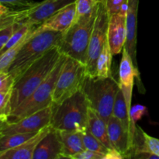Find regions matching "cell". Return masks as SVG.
Instances as JSON below:
<instances>
[{
    "label": "cell",
    "instance_id": "cell-1",
    "mask_svg": "<svg viewBox=\"0 0 159 159\" xmlns=\"http://www.w3.org/2000/svg\"><path fill=\"white\" fill-rule=\"evenodd\" d=\"M61 54L58 46L54 47L16 79L11 98V113L27 99L47 79L57 65Z\"/></svg>",
    "mask_w": 159,
    "mask_h": 159
},
{
    "label": "cell",
    "instance_id": "cell-2",
    "mask_svg": "<svg viewBox=\"0 0 159 159\" xmlns=\"http://www.w3.org/2000/svg\"><path fill=\"white\" fill-rule=\"evenodd\" d=\"M89 104L82 90L59 104H51V126L58 130L86 131Z\"/></svg>",
    "mask_w": 159,
    "mask_h": 159
},
{
    "label": "cell",
    "instance_id": "cell-3",
    "mask_svg": "<svg viewBox=\"0 0 159 159\" xmlns=\"http://www.w3.org/2000/svg\"><path fill=\"white\" fill-rule=\"evenodd\" d=\"M98 2V1H97ZM97 13V4L89 14L75 20L71 26L63 33L58 45L62 54L85 65L89 46Z\"/></svg>",
    "mask_w": 159,
    "mask_h": 159
},
{
    "label": "cell",
    "instance_id": "cell-4",
    "mask_svg": "<svg viewBox=\"0 0 159 159\" xmlns=\"http://www.w3.org/2000/svg\"><path fill=\"white\" fill-rule=\"evenodd\" d=\"M120 90L119 82L113 77L99 78L86 76L82 91L90 107L107 124L113 114L115 99Z\"/></svg>",
    "mask_w": 159,
    "mask_h": 159
},
{
    "label": "cell",
    "instance_id": "cell-5",
    "mask_svg": "<svg viewBox=\"0 0 159 159\" xmlns=\"http://www.w3.org/2000/svg\"><path fill=\"white\" fill-rule=\"evenodd\" d=\"M33 31V30H32ZM64 32L44 31L33 35L23 44L11 64L8 73L16 79L28 67L50 49L58 46Z\"/></svg>",
    "mask_w": 159,
    "mask_h": 159
},
{
    "label": "cell",
    "instance_id": "cell-6",
    "mask_svg": "<svg viewBox=\"0 0 159 159\" xmlns=\"http://www.w3.org/2000/svg\"><path fill=\"white\" fill-rule=\"evenodd\" d=\"M66 58L67 56L61 54L57 65L47 79L37 87L27 99L11 113L8 119L9 122L18 121L51 106L53 93Z\"/></svg>",
    "mask_w": 159,
    "mask_h": 159
},
{
    "label": "cell",
    "instance_id": "cell-7",
    "mask_svg": "<svg viewBox=\"0 0 159 159\" xmlns=\"http://www.w3.org/2000/svg\"><path fill=\"white\" fill-rule=\"evenodd\" d=\"M86 76V65L67 56L53 93L52 103H61L82 90Z\"/></svg>",
    "mask_w": 159,
    "mask_h": 159
},
{
    "label": "cell",
    "instance_id": "cell-8",
    "mask_svg": "<svg viewBox=\"0 0 159 159\" xmlns=\"http://www.w3.org/2000/svg\"><path fill=\"white\" fill-rule=\"evenodd\" d=\"M110 15L107 9V0H98L97 13L93 26L86 61L87 75L96 76V65L103 45L107 40Z\"/></svg>",
    "mask_w": 159,
    "mask_h": 159
},
{
    "label": "cell",
    "instance_id": "cell-9",
    "mask_svg": "<svg viewBox=\"0 0 159 159\" xmlns=\"http://www.w3.org/2000/svg\"><path fill=\"white\" fill-rule=\"evenodd\" d=\"M52 108L51 106L37 112L32 115L26 116L16 122L8 120L1 122L0 137L7 134L38 132L51 123Z\"/></svg>",
    "mask_w": 159,
    "mask_h": 159
},
{
    "label": "cell",
    "instance_id": "cell-10",
    "mask_svg": "<svg viewBox=\"0 0 159 159\" xmlns=\"http://www.w3.org/2000/svg\"><path fill=\"white\" fill-rule=\"evenodd\" d=\"M135 77H137L138 80L141 82L139 69L134 66L131 57L124 48L119 68V84L120 88L122 91L124 99L126 101L129 114L130 113V110L132 107V93H133Z\"/></svg>",
    "mask_w": 159,
    "mask_h": 159
},
{
    "label": "cell",
    "instance_id": "cell-11",
    "mask_svg": "<svg viewBox=\"0 0 159 159\" xmlns=\"http://www.w3.org/2000/svg\"><path fill=\"white\" fill-rule=\"evenodd\" d=\"M75 16L76 5L75 2H73L47 19L41 24L34 27L32 31L33 35L49 30L65 32L75 22Z\"/></svg>",
    "mask_w": 159,
    "mask_h": 159
},
{
    "label": "cell",
    "instance_id": "cell-12",
    "mask_svg": "<svg viewBox=\"0 0 159 159\" xmlns=\"http://www.w3.org/2000/svg\"><path fill=\"white\" fill-rule=\"evenodd\" d=\"M107 39L113 55L123 51L127 40V12L110 16Z\"/></svg>",
    "mask_w": 159,
    "mask_h": 159
},
{
    "label": "cell",
    "instance_id": "cell-13",
    "mask_svg": "<svg viewBox=\"0 0 159 159\" xmlns=\"http://www.w3.org/2000/svg\"><path fill=\"white\" fill-rule=\"evenodd\" d=\"M76 0H43L40 2H33L26 21L34 26L41 24L43 21Z\"/></svg>",
    "mask_w": 159,
    "mask_h": 159
},
{
    "label": "cell",
    "instance_id": "cell-14",
    "mask_svg": "<svg viewBox=\"0 0 159 159\" xmlns=\"http://www.w3.org/2000/svg\"><path fill=\"white\" fill-rule=\"evenodd\" d=\"M64 158L63 144L59 131L51 127L50 131L40 141L33 159Z\"/></svg>",
    "mask_w": 159,
    "mask_h": 159
},
{
    "label": "cell",
    "instance_id": "cell-15",
    "mask_svg": "<svg viewBox=\"0 0 159 159\" xmlns=\"http://www.w3.org/2000/svg\"><path fill=\"white\" fill-rule=\"evenodd\" d=\"M139 0H128L127 10V40L124 49L133 60L134 66L138 69L137 60V26Z\"/></svg>",
    "mask_w": 159,
    "mask_h": 159
},
{
    "label": "cell",
    "instance_id": "cell-16",
    "mask_svg": "<svg viewBox=\"0 0 159 159\" xmlns=\"http://www.w3.org/2000/svg\"><path fill=\"white\" fill-rule=\"evenodd\" d=\"M107 130L109 138L113 148L117 150L124 158H130L131 152L130 138L120 122L113 115L107 123Z\"/></svg>",
    "mask_w": 159,
    "mask_h": 159
},
{
    "label": "cell",
    "instance_id": "cell-17",
    "mask_svg": "<svg viewBox=\"0 0 159 159\" xmlns=\"http://www.w3.org/2000/svg\"><path fill=\"white\" fill-rule=\"evenodd\" d=\"M51 127V124H49L21 145L0 152V159H33L37 145L50 131Z\"/></svg>",
    "mask_w": 159,
    "mask_h": 159
},
{
    "label": "cell",
    "instance_id": "cell-18",
    "mask_svg": "<svg viewBox=\"0 0 159 159\" xmlns=\"http://www.w3.org/2000/svg\"><path fill=\"white\" fill-rule=\"evenodd\" d=\"M58 131L63 144L64 158H71L73 155L86 149L84 145L82 132L75 130Z\"/></svg>",
    "mask_w": 159,
    "mask_h": 159
},
{
    "label": "cell",
    "instance_id": "cell-19",
    "mask_svg": "<svg viewBox=\"0 0 159 159\" xmlns=\"http://www.w3.org/2000/svg\"><path fill=\"white\" fill-rule=\"evenodd\" d=\"M88 130L108 149L113 148L110 141L107 124L101 116L89 107L88 113Z\"/></svg>",
    "mask_w": 159,
    "mask_h": 159
},
{
    "label": "cell",
    "instance_id": "cell-20",
    "mask_svg": "<svg viewBox=\"0 0 159 159\" xmlns=\"http://www.w3.org/2000/svg\"><path fill=\"white\" fill-rule=\"evenodd\" d=\"M113 56L110 44H109L108 39H107L97 61V65H96V76L97 77H113L111 69Z\"/></svg>",
    "mask_w": 159,
    "mask_h": 159
},
{
    "label": "cell",
    "instance_id": "cell-21",
    "mask_svg": "<svg viewBox=\"0 0 159 159\" xmlns=\"http://www.w3.org/2000/svg\"><path fill=\"white\" fill-rule=\"evenodd\" d=\"M37 133V132L13 134H7L0 137V152H5V151L9 150V149L12 148H15L21 145L23 143L30 139Z\"/></svg>",
    "mask_w": 159,
    "mask_h": 159
},
{
    "label": "cell",
    "instance_id": "cell-22",
    "mask_svg": "<svg viewBox=\"0 0 159 159\" xmlns=\"http://www.w3.org/2000/svg\"><path fill=\"white\" fill-rule=\"evenodd\" d=\"M32 30H31L30 32L23 39V40H20V42H18V43L16 45H14L12 48H9V49L7 50L6 52L0 54V71H6V72H8V70H9L11 64L13 61L15 57H16L17 54H18V52L20 51V50L21 49V48L23 46V44H24V43L29 40L30 37H31Z\"/></svg>",
    "mask_w": 159,
    "mask_h": 159
},
{
    "label": "cell",
    "instance_id": "cell-23",
    "mask_svg": "<svg viewBox=\"0 0 159 159\" xmlns=\"http://www.w3.org/2000/svg\"><path fill=\"white\" fill-rule=\"evenodd\" d=\"M34 27H35V26L31 25L30 23H28L26 20L18 23L16 26V29L15 30L13 34H12V37H10L9 41L6 43V44L5 45L4 48H3L2 49L0 50V54L6 52L7 50L12 48V47H13L14 45L16 44L18 42H20V40H23V39L24 38V37H26V36L27 35Z\"/></svg>",
    "mask_w": 159,
    "mask_h": 159
},
{
    "label": "cell",
    "instance_id": "cell-24",
    "mask_svg": "<svg viewBox=\"0 0 159 159\" xmlns=\"http://www.w3.org/2000/svg\"><path fill=\"white\" fill-rule=\"evenodd\" d=\"M82 138H83L84 145L86 149L99 152V153L104 154L105 155L108 153L110 149L107 148L93 134H91V132L88 129L86 131L82 133Z\"/></svg>",
    "mask_w": 159,
    "mask_h": 159
},
{
    "label": "cell",
    "instance_id": "cell-25",
    "mask_svg": "<svg viewBox=\"0 0 159 159\" xmlns=\"http://www.w3.org/2000/svg\"><path fill=\"white\" fill-rule=\"evenodd\" d=\"M12 89L0 92V120L6 121L11 113V98Z\"/></svg>",
    "mask_w": 159,
    "mask_h": 159
},
{
    "label": "cell",
    "instance_id": "cell-26",
    "mask_svg": "<svg viewBox=\"0 0 159 159\" xmlns=\"http://www.w3.org/2000/svg\"><path fill=\"white\" fill-rule=\"evenodd\" d=\"M98 0H76L75 20L91 12L96 6Z\"/></svg>",
    "mask_w": 159,
    "mask_h": 159
},
{
    "label": "cell",
    "instance_id": "cell-27",
    "mask_svg": "<svg viewBox=\"0 0 159 159\" xmlns=\"http://www.w3.org/2000/svg\"><path fill=\"white\" fill-rule=\"evenodd\" d=\"M128 0H107L109 15L127 12Z\"/></svg>",
    "mask_w": 159,
    "mask_h": 159
},
{
    "label": "cell",
    "instance_id": "cell-28",
    "mask_svg": "<svg viewBox=\"0 0 159 159\" xmlns=\"http://www.w3.org/2000/svg\"><path fill=\"white\" fill-rule=\"evenodd\" d=\"M15 79L6 71H0V92H6L13 89Z\"/></svg>",
    "mask_w": 159,
    "mask_h": 159
},
{
    "label": "cell",
    "instance_id": "cell-29",
    "mask_svg": "<svg viewBox=\"0 0 159 159\" xmlns=\"http://www.w3.org/2000/svg\"><path fill=\"white\" fill-rule=\"evenodd\" d=\"M18 23L13 25H9L0 29V50L4 48L10 37L13 34L14 31L16 29V26Z\"/></svg>",
    "mask_w": 159,
    "mask_h": 159
},
{
    "label": "cell",
    "instance_id": "cell-30",
    "mask_svg": "<svg viewBox=\"0 0 159 159\" xmlns=\"http://www.w3.org/2000/svg\"><path fill=\"white\" fill-rule=\"evenodd\" d=\"M143 134L145 139V144L148 151L159 157V139L150 136L144 130H143Z\"/></svg>",
    "mask_w": 159,
    "mask_h": 159
},
{
    "label": "cell",
    "instance_id": "cell-31",
    "mask_svg": "<svg viewBox=\"0 0 159 159\" xmlns=\"http://www.w3.org/2000/svg\"><path fill=\"white\" fill-rule=\"evenodd\" d=\"M104 156H105L104 154L94 152V151L89 150V149H85V150L82 151V152L73 155L71 158L72 159H104Z\"/></svg>",
    "mask_w": 159,
    "mask_h": 159
},
{
    "label": "cell",
    "instance_id": "cell-32",
    "mask_svg": "<svg viewBox=\"0 0 159 159\" xmlns=\"http://www.w3.org/2000/svg\"><path fill=\"white\" fill-rule=\"evenodd\" d=\"M147 112V108L142 105H135L131 107L130 113V117L132 122L136 123Z\"/></svg>",
    "mask_w": 159,
    "mask_h": 159
},
{
    "label": "cell",
    "instance_id": "cell-33",
    "mask_svg": "<svg viewBox=\"0 0 159 159\" xmlns=\"http://www.w3.org/2000/svg\"><path fill=\"white\" fill-rule=\"evenodd\" d=\"M32 0H0V3L8 6H19V7H25L28 6L33 2Z\"/></svg>",
    "mask_w": 159,
    "mask_h": 159
},
{
    "label": "cell",
    "instance_id": "cell-34",
    "mask_svg": "<svg viewBox=\"0 0 159 159\" xmlns=\"http://www.w3.org/2000/svg\"><path fill=\"white\" fill-rule=\"evenodd\" d=\"M123 155L115 148L110 149L108 153L104 156V159H122Z\"/></svg>",
    "mask_w": 159,
    "mask_h": 159
}]
</instances>
